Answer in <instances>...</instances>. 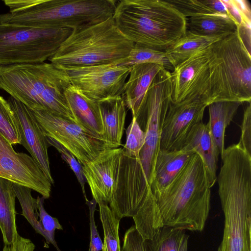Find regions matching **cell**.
I'll return each mask as SVG.
<instances>
[{
    "label": "cell",
    "mask_w": 251,
    "mask_h": 251,
    "mask_svg": "<svg viewBox=\"0 0 251 251\" xmlns=\"http://www.w3.org/2000/svg\"><path fill=\"white\" fill-rule=\"evenodd\" d=\"M35 248L30 240L19 235L11 244H4L2 251H34Z\"/></svg>",
    "instance_id": "obj_40"
},
{
    "label": "cell",
    "mask_w": 251,
    "mask_h": 251,
    "mask_svg": "<svg viewBox=\"0 0 251 251\" xmlns=\"http://www.w3.org/2000/svg\"><path fill=\"white\" fill-rule=\"evenodd\" d=\"M65 96L75 121L92 134L103 136L104 131L98 101L89 99L72 84L65 90Z\"/></svg>",
    "instance_id": "obj_19"
},
{
    "label": "cell",
    "mask_w": 251,
    "mask_h": 251,
    "mask_svg": "<svg viewBox=\"0 0 251 251\" xmlns=\"http://www.w3.org/2000/svg\"><path fill=\"white\" fill-rule=\"evenodd\" d=\"M211 188L203 162L195 152L168 186L152 193L163 225L202 231L209 214Z\"/></svg>",
    "instance_id": "obj_3"
},
{
    "label": "cell",
    "mask_w": 251,
    "mask_h": 251,
    "mask_svg": "<svg viewBox=\"0 0 251 251\" xmlns=\"http://www.w3.org/2000/svg\"><path fill=\"white\" fill-rule=\"evenodd\" d=\"M0 177L8 179V176L5 174L0 165ZM9 180V179H8Z\"/></svg>",
    "instance_id": "obj_42"
},
{
    "label": "cell",
    "mask_w": 251,
    "mask_h": 251,
    "mask_svg": "<svg viewBox=\"0 0 251 251\" xmlns=\"http://www.w3.org/2000/svg\"><path fill=\"white\" fill-rule=\"evenodd\" d=\"M13 186L22 209V215L26 219L35 231L43 236L47 244H50L49 238L39 222L37 199L33 198L31 189L13 183Z\"/></svg>",
    "instance_id": "obj_29"
},
{
    "label": "cell",
    "mask_w": 251,
    "mask_h": 251,
    "mask_svg": "<svg viewBox=\"0 0 251 251\" xmlns=\"http://www.w3.org/2000/svg\"><path fill=\"white\" fill-rule=\"evenodd\" d=\"M241 136L239 144L242 148L251 155V105L246 107L241 126Z\"/></svg>",
    "instance_id": "obj_39"
},
{
    "label": "cell",
    "mask_w": 251,
    "mask_h": 251,
    "mask_svg": "<svg viewBox=\"0 0 251 251\" xmlns=\"http://www.w3.org/2000/svg\"><path fill=\"white\" fill-rule=\"evenodd\" d=\"M121 251H149L146 241L135 226H131L126 232Z\"/></svg>",
    "instance_id": "obj_37"
},
{
    "label": "cell",
    "mask_w": 251,
    "mask_h": 251,
    "mask_svg": "<svg viewBox=\"0 0 251 251\" xmlns=\"http://www.w3.org/2000/svg\"><path fill=\"white\" fill-rule=\"evenodd\" d=\"M208 48L176 66L171 72V98L179 103L204 94L209 77Z\"/></svg>",
    "instance_id": "obj_14"
},
{
    "label": "cell",
    "mask_w": 251,
    "mask_h": 251,
    "mask_svg": "<svg viewBox=\"0 0 251 251\" xmlns=\"http://www.w3.org/2000/svg\"><path fill=\"white\" fill-rule=\"evenodd\" d=\"M144 63L158 64L163 65L168 71L174 70L164 51L135 45L128 56L118 62L119 64L129 66Z\"/></svg>",
    "instance_id": "obj_31"
},
{
    "label": "cell",
    "mask_w": 251,
    "mask_h": 251,
    "mask_svg": "<svg viewBox=\"0 0 251 251\" xmlns=\"http://www.w3.org/2000/svg\"><path fill=\"white\" fill-rule=\"evenodd\" d=\"M194 153L184 149H160L155 159L153 179L150 186L152 193L160 191L168 186Z\"/></svg>",
    "instance_id": "obj_21"
},
{
    "label": "cell",
    "mask_w": 251,
    "mask_h": 251,
    "mask_svg": "<svg viewBox=\"0 0 251 251\" xmlns=\"http://www.w3.org/2000/svg\"><path fill=\"white\" fill-rule=\"evenodd\" d=\"M122 148L101 153L94 160L82 165L93 199L97 203L109 204L117 181Z\"/></svg>",
    "instance_id": "obj_15"
},
{
    "label": "cell",
    "mask_w": 251,
    "mask_h": 251,
    "mask_svg": "<svg viewBox=\"0 0 251 251\" xmlns=\"http://www.w3.org/2000/svg\"><path fill=\"white\" fill-rule=\"evenodd\" d=\"M242 103L236 101H218L208 105V123L213 140L222 156L225 150V133L235 114Z\"/></svg>",
    "instance_id": "obj_24"
},
{
    "label": "cell",
    "mask_w": 251,
    "mask_h": 251,
    "mask_svg": "<svg viewBox=\"0 0 251 251\" xmlns=\"http://www.w3.org/2000/svg\"><path fill=\"white\" fill-rule=\"evenodd\" d=\"M171 102L170 80L165 76H156L146 93L140 113L145 121L142 129L145 133L144 144L137 159L120 163L111 201L122 209L136 212L146 199L160 150L162 126Z\"/></svg>",
    "instance_id": "obj_1"
},
{
    "label": "cell",
    "mask_w": 251,
    "mask_h": 251,
    "mask_svg": "<svg viewBox=\"0 0 251 251\" xmlns=\"http://www.w3.org/2000/svg\"><path fill=\"white\" fill-rule=\"evenodd\" d=\"M0 134L12 145L21 144L18 122L9 102L0 96Z\"/></svg>",
    "instance_id": "obj_33"
},
{
    "label": "cell",
    "mask_w": 251,
    "mask_h": 251,
    "mask_svg": "<svg viewBox=\"0 0 251 251\" xmlns=\"http://www.w3.org/2000/svg\"><path fill=\"white\" fill-rule=\"evenodd\" d=\"M227 16L236 24L237 28L242 26H251V9L246 0H223Z\"/></svg>",
    "instance_id": "obj_34"
},
{
    "label": "cell",
    "mask_w": 251,
    "mask_h": 251,
    "mask_svg": "<svg viewBox=\"0 0 251 251\" xmlns=\"http://www.w3.org/2000/svg\"><path fill=\"white\" fill-rule=\"evenodd\" d=\"M71 84L66 72L52 63L0 65V89L32 111L46 110L75 121L65 96Z\"/></svg>",
    "instance_id": "obj_6"
},
{
    "label": "cell",
    "mask_w": 251,
    "mask_h": 251,
    "mask_svg": "<svg viewBox=\"0 0 251 251\" xmlns=\"http://www.w3.org/2000/svg\"><path fill=\"white\" fill-rule=\"evenodd\" d=\"M126 143L123 148L120 164L138 158L145 141V133L141 129L135 118L132 121L126 130Z\"/></svg>",
    "instance_id": "obj_32"
},
{
    "label": "cell",
    "mask_w": 251,
    "mask_h": 251,
    "mask_svg": "<svg viewBox=\"0 0 251 251\" xmlns=\"http://www.w3.org/2000/svg\"><path fill=\"white\" fill-rule=\"evenodd\" d=\"M45 199L43 197L38 196L37 198L39 222L49 238L50 244L53 245L57 251H61L54 239V232L56 229L62 230L63 227L57 219L51 217L45 210L44 206Z\"/></svg>",
    "instance_id": "obj_36"
},
{
    "label": "cell",
    "mask_w": 251,
    "mask_h": 251,
    "mask_svg": "<svg viewBox=\"0 0 251 251\" xmlns=\"http://www.w3.org/2000/svg\"><path fill=\"white\" fill-rule=\"evenodd\" d=\"M112 18L135 46L160 51L174 44L187 30V18L168 0H121Z\"/></svg>",
    "instance_id": "obj_4"
},
{
    "label": "cell",
    "mask_w": 251,
    "mask_h": 251,
    "mask_svg": "<svg viewBox=\"0 0 251 251\" xmlns=\"http://www.w3.org/2000/svg\"><path fill=\"white\" fill-rule=\"evenodd\" d=\"M32 111L44 134L71 152L81 165L111 149L103 136L92 134L72 120L46 110Z\"/></svg>",
    "instance_id": "obj_10"
},
{
    "label": "cell",
    "mask_w": 251,
    "mask_h": 251,
    "mask_svg": "<svg viewBox=\"0 0 251 251\" xmlns=\"http://www.w3.org/2000/svg\"><path fill=\"white\" fill-rule=\"evenodd\" d=\"M185 17H191L203 14L227 15V11L223 0H168Z\"/></svg>",
    "instance_id": "obj_27"
},
{
    "label": "cell",
    "mask_w": 251,
    "mask_h": 251,
    "mask_svg": "<svg viewBox=\"0 0 251 251\" xmlns=\"http://www.w3.org/2000/svg\"><path fill=\"white\" fill-rule=\"evenodd\" d=\"M189 235L185 234L181 242L178 251H188Z\"/></svg>",
    "instance_id": "obj_41"
},
{
    "label": "cell",
    "mask_w": 251,
    "mask_h": 251,
    "mask_svg": "<svg viewBox=\"0 0 251 251\" xmlns=\"http://www.w3.org/2000/svg\"><path fill=\"white\" fill-rule=\"evenodd\" d=\"M187 30L203 36L224 37L236 31L237 26L227 15L203 14L187 19Z\"/></svg>",
    "instance_id": "obj_23"
},
{
    "label": "cell",
    "mask_w": 251,
    "mask_h": 251,
    "mask_svg": "<svg viewBox=\"0 0 251 251\" xmlns=\"http://www.w3.org/2000/svg\"><path fill=\"white\" fill-rule=\"evenodd\" d=\"M207 106L200 97L179 103L171 102L162 126L160 149L181 150L192 128L202 122Z\"/></svg>",
    "instance_id": "obj_12"
},
{
    "label": "cell",
    "mask_w": 251,
    "mask_h": 251,
    "mask_svg": "<svg viewBox=\"0 0 251 251\" xmlns=\"http://www.w3.org/2000/svg\"><path fill=\"white\" fill-rule=\"evenodd\" d=\"M9 12L0 23L41 28L76 30L113 16L114 0H4Z\"/></svg>",
    "instance_id": "obj_5"
},
{
    "label": "cell",
    "mask_w": 251,
    "mask_h": 251,
    "mask_svg": "<svg viewBox=\"0 0 251 251\" xmlns=\"http://www.w3.org/2000/svg\"><path fill=\"white\" fill-rule=\"evenodd\" d=\"M103 128V137L111 149L119 148L124 130L126 106L122 96L98 101Z\"/></svg>",
    "instance_id": "obj_20"
},
{
    "label": "cell",
    "mask_w": 251,
    "mask_h": 251,
    "mask_svg": "<svg viewBox=\"0 0 251 251\" xmlns=\"http://www.w3.org/2000/svg\"><path fill=\"white\" fill-rule=\"evenodd\" d=\"M16 198L13 182L0 177V229L4 244H11L19 235L16 223Z\"/></svg>",
    "instance_id": "obj_22"
},
{
    "label": "cell",
    "mask_w": 251,
    "mask_h": 251,
    "mask_svg": "<svg viewBox=\"0 0 251 251\" xmlns=\"http://www.w3.org/2000/svg\"><path fill=\"white\" fill-rule=\"evenodd\" d=\"M132 218L136 228L144 240H151L164 226L150 188L143 204Z\"/></svg>",
    "instance_id": "obj_26"
},
{
    "label": "cell",
    "mask_w": 251,
    "mask_h": 251,
    "mask_svg": "<svg viewBox=\"0 0 251 251\" xmlns=\"http://www.w3.org/2000/svg\"><path fill=\"white\" fill-rule=\"evenodd\" d=\"M164 68L162 65L151 63L132 66L122 97L126 107L131 111L133 117L137 116L154 78Z\"/></svg>",
    "instance_id": "obj_17"
},
{
    "label": "cell",
    "mask_w": 251,
    "mask_h": 251,
    "mask_svg": "<svg viewBox=\"0 0 251 251\" xmlns=\"http://www.w3.org/2000/svg\"><path fill=\"white\" fill-rule=\"evenodd\" d=\"M86 201L89 209L90 243L89 251H100L102 249L103 243L99 236L94 219V213L97 203L94 199Z\"/></svg>",
    "instance_id": "obj_38"
},
{
    "label": "cell",
    "mask_w": 251,
    "mask_h": 251,
    "mask_svg": "<svg viewBox=\"0 0 251 251\" xmlns=\"http://www.w3.org/2000/svg\"><path fill=\"white\" fill-rule=\"evenodd\" d=\"M46 138L49 145L54 147L60 153L62 158L69 165L80 185L85 200H88L85 190V184L86 180L83 173L81 164L78 161L71 152L59 143L50 137L46 136Z\"/></svg>",
    "instance_id": "obj_35"
},
{
    "label": "cell",
    "mask_w": 251,
    "mask_h": 251,
    "mask_svg": "<svg viewBox=\"0 0 251 251\" xmlns=\"http://www.w3.org/2000/svg\"><path fill=\"white\" fill-rule=\"evenodd\" d=\"M182 149L197 153L205 166L212 187L216 181L217 162L220 155L208 123L195 125L188 134Z\"/></svg>",
    "instance_id": "obj_18"
},
{
    "label": "cell",
    "mask_w": 251,
    "mask_h": 251,
    "mask_svg": "<svg viewBox=\"0 0 251 251\" xmlns=\"http://www.w3.org/2000/svg\"><path fill=\"white\" fill-rule=\"evenodd\" d=\"M58 66L66 72L72 85L95 101L122 96L132 68L118 62L82 67Z\"/></svg>",
    "instance_id": "obj_11"
},
{
    "label": "cell",
    "mask_w": 251,
    "mask_h": 251,
    "mask_svg": "<svg viewBox=\"0 0 251 251\" xmlns=\"http://www.w3.org/2000/svg\"><path fill=\"white\" fill-rule=\"evenodd\" d=\"M180 228L164 226L151 240H145L149 251H178L185 234Z\"/></svg>",
    "instance_id": "obj_30"
},
{
    "label": "cell",
    "mask_w": 251,
    "mask_h": 251,
    "mask_svg": "<svg viewBox=\"0 0 251 251\" xmlns=\"http://www.w3.org/2000/svg\"><path fill=\"white\" fill-rule=\"evenodd\" d=\"M222 38L199 35L187 30L183 36L165 50L164 52L174 69L195 53L206 49Z\"/></svg>",
    "instance_id": "obj_25"
},
{
    "label": "cell",
    "mask_w": 251,
    "mask_h": 251,
    "mask_svg": "<svg viewBox=\"0 0 251 251\" xmlns=\"http://www.w3.org/2000/svg\"><path fill=\"white\" fill-rule=\"evenodd\" d=\"M221 158L216 181L225 222L217 251H251V155L238 143Z\"/></svg>",
    "instance_id": "obj_2"
},
{
    "label": "cell",
    "mask_w": 251,
    "mask_h": 251,
    "mask_svg": "<svg viewBox=\"0 0 251 251\" xmlns=\"http://www.w3.org/2000/svg\"><path fill=\"white\" fill-rule=\"evenodd\" d=\"M72 31L67 28H34L0 23V65L44 62Z\"/></svg>",
    "instance_id": "obj_9"
},
{
    "label": "cell",
    "mask_w": 251,
    "mask_h": 251,
    "mask_svg": "<svg viewBox=\"0 0 251 251\" xmlns=\"http://www.w3.org/2000/svg\"><path fill=\"white\" fill-rule=\"evenodd\" d=\"M101 222L104 240L102 251H121L119 236L120 219L118 218L108 204L98 203Z\"/></svg>",
    "instance_id": "obj_28"
},
{
    "label": "cell",
    "mask_w": 251,
    "mask_h": 251,
    "mask_svg": "<svg viewBox=\"0 0 251 251\" xmlns=\"http://www.w3.org/2000/svg\"><path fill=\"white\" fill-rule=\"evenodd\" d=\"M134 46V43L118 29L112 17L73 30L48 60L63 67L113 63L128 56Z\"/></svg>",
    "instance_id": "obj_8"
},
{
    "label": "cell",
    "mask_w": 251,
    "mask_h": 251,
    "mask_svg": "<svg viewBox=\"0 0 251 251\" xmlns=\"http://www.w3.org/2000/svg\"><path fill=\"white\" fill-rule=\"evenodd\" d=\"M7 101L18 122L21 144L29 152L51 184H53L48 152L49 144L32 111L11 96Z\"/></svg>",
    "instance_id": "obj_16"
},
{
    "label": "cell",
    "mask_w": 251,
    "mask_h": 251,
    "mask_svg": "<svg viewBox=\"0 0 251 251\" xmlns=\"http://www.w3.org/2000/svg\"><path fill=\"white\" fill-rule=\"evenodd\" d=\"M0 165L13 183L36 191L46 199L50 197L51 184L33 158L17 152L0 134Z\"/></svg>",
    "instance_id": "obj_13"
},
{
    "label": "cell",
    "mask_w": 251,
    "mask_h": 251,
    "mask_svg": "<svg viewBox=\"0 0 251 251\" xmlns=\"http://www.w3.org/2000/svg\"><path fill=\"white\" fill-rule=\"evenodd\" d=\"M208 69L202 101L208 105L218 101L251 102V52L237 30L209 47Z\"/></svg>",
    "instance_id": "obj_7"
}]
</instances>
